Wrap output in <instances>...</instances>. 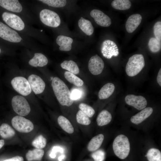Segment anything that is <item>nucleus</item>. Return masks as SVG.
I'll return each instance as SVG.
<instances>
[{"label": "nucleus", "instance_id": "30", "mask_svg": "<svg viewBox=\"0 0 161 161\" xmlns=\"http://www.w3.org/2000/svg\"><path fill=\"white\" fill-rule=\"evenodd\" d=\"M148 45L150 50L153 53L157 52L161 49V42L155 38H150Z\"/></svg>", "mask_w": 161, "mask_h": 161}, {"label": "nucleus", "instance_id": "40", "mask_svg": "<svg viewBox=\"0 0 161 161\" xmlns=\"http://www.w3.org/2000/svg\"><path fill=\"white\" fill-rule=\"evenodd\" d=\"M4 140H0V149L4 146Z\"/></svg>", "mask_w": 161, "mask_h": 161}, {"label": "nucleus", "instance_id": "39", "mask_svg": "<svg viewBox=\"0 0 161 161\" xmlns=\"http://www.w3.org/2000/svg\"><path fill=\"white\" fill-rule=\"evenodd\" d=\"M52 151L53 152L55 151H60L62 152L63 151L62 148L58 147H54L52 148Z\"/></svg>", "mask_w": 161, "mask_h": 161}, {"label": "nucleus", "instance_id": "26", "mask_svg": "<svg viewBox=\"0 0 161 161\" xmlns=\"http://www.w3.org/2000/svg\"><path fill=\"white\" fill-rule=\"evenodd\" d=\"M15 133L13 129L7 123H3L0 126V135L4 138L12 137L15 135Z\"/></svg>", "mask_w": 161, "mask_h": 161}, {"label": "nucleus", "instance_id": "10", "mask_svg": "<svg viewBox=\"0 0 161 161\" xmlns=\"http://www.w3.org/2000/svg\"><path fill=\"white\" fill-rule=\"evenodd\" d=\"M125 100L127 104L139 110H142L146 108L147 104L146 99L141 95H128L126 96Z\"/></svg>", "mask_w": 161, "mask_h": 161}, {"label": "nucleus", "instance_id": "29", "mask_svg": "<svg viewBox=\"0 0 161 161\" xmlns=\"http://www.w3.org/2000/svg\"><path fill=\"white\" fill-rule=\"evenodd\" d=\"M77 122L81 125H88L91 123L89 117L81 110H79L76 115Z\"/></svg>", "mask_w": 161, "mask_h": 161}, {"label": "nucleus", "instance_id": "34", "mask_svg": "<svg viewBox=\"0 0 161 161\" xmlns=\"http://www.w3.org/2000/svg\"><path fill=\"white\" fill-rule=\"evenodd\" d=\"M91 156L94 161H104L105 154L103 151L100 150L93 153Z\"/></svg>", "mask_w": 161, "mask_h": 161}, {"label": "nucleus", "instance_id": "4", "mask_svg": "<svg viewBox=\"0 0 161 161\" xmlns=\"http://www.w3.org/2000/svg\"><path fill=\"white\" fill-rule=\"evenodd\" d=\"M41 21L45 25L49 27H56L61 23V19L56 12L47 9L42 10L40 13Z\"/></svg>", "mask_w": 161, "mask_h": 161}, {"label": "nucleus", "instance_id": "13", "mask_svg": "<svg viewBox=\"0 0 161 161\" xmlns=\"http://www.w3.org/2000/svg\"><path fill=\"white\" fill-rule=\"evenodd\" d=\"M90 15L98 25L103 27H108L112 23L110 18L101 10L93 9L90 13Z\"/></svg>", "mask_w": 161, "mask_h": 161}, {"label": "nucleus", "instance_id": "15", "mask_svg": "<svg viewBox=\"0 0 161 161\" xmlns=\"http://www.w3.org/2000/svg\"><path fill=\"white\" fill-rule=\"evenodd\" d=\"M153 112V108L147 107L132 116L131 119V122L136 125H138L149 117Z\"/></svg>", "mask_w": 161, "mask_h": 161}, {"label": "nucleus", "instance_id": "37", "mask_svg": "<svg viewBox=\"0 0 161 161\" xmlns=\"http://www.w3.org/2000/svg\"><path fill=\"white\" fill-rule=\"evenodd\" d=\"M4 161H24V159L22 157L17 156Z\"/></svg>", "mask_w": 161, "mask_h": 161}, {"label": "nucleus", "instance_id": "1", "mask_svg": "<svg viewBox=\"0 0 161 161\" xmlns=\"http://www.w3.org/2000/svg\"><path fill=\"white\" fill-rule=\"evenodd\" d=\"M52 86L56 98L62 106H71L73 103L71 98V93L68 87L60 78L58 77L53 78Z\"/></svg>", "mask_w": 161, "mask_h": 161}, {"label": "nucleus", "instance_id": "19", "mask_svg": "<svg viewBox=\"0 0 161 161\" xmlns=\"http://www.w3.org/2000/svg\"><path fill=\"white\" fill-rule=\"evenodd\" d=\"M104 139V136L102 134L93 137L88 145V150L89 151H93L97 150L101 146Z\"/></svg>", "mask_w": 161, "mask_h": 161}, {"label": "nucleus", "instance_id": "32", "mask_svg": "<svg viewBox=\"0 0 161 161\" xmlns=\"http://www.w3.org/2000/svg\"><path fill=\"white\" fill-rule=\"evenodd\" d=\"M43 3L49 6L55 7H61L65 6L66 4L65 0H40Z\"/></svg>", "mask_w": 161, "mask_h": 161}, {"label": "nucleus", "instance_id": "41", "mask_svg": "<svg viewBox=\"0 0 161 161\" xmlns=\"http://www.w3.org/2000/svg\"><path fill=\"white\" fill-rule=\"evenodd\" d=\"M49 155L51 158H55L56 157L55 153L53 151L51 152L50 153Z\"/></svg>", "mask_w": 161, "mask_h": 161}, {"label": "nucleus", "instance_id": "24", "mask_svg": "<svg viewBox=\"0 0 161 161\" xmlns=\"http://www.w3.org/2000/svg\"><path fill=\"white\" fill-rule=\"evenodd\" d=\"M44 154V151L42 149L35 148L29 150L26 153V157L28 161H40Z\"/></svg>", "mask_w": 161, "mask_h": 161}, {"label": "nucleus", "instance_id": "44", "mask_svg": "<svg viewBox=\"0 0 161 161\" xmlns=\"http://www.w3.org/2000/svg\"><path fill=\"white\" fill-rule=\"evenodd\" d=\"M1 49H0V52H1Z\"/></svg>", "mask_w": 161, "mask_h": 161}, {"label": "nucleus", "instance_id": "43", "mask_svg": "<svg viewBox=\"0 0 161 161\" xmlns=\"http://www.w3.org/2000/svg\"><path fill=\"white\" fill-rule=\"evenodd\" d=\"M116 44L115 43H114V41H111V43L110 44L111 45V46L114 45L115 44Z\"/></svg>", "mask_w": 161, "mask_h": 161}, {"label": "nucleus", "instance_id": "21", "mask_svg": "<svg viewBox=\"0 0 161 161\" xmlns=\"http://www.w3.org/2000/svg\"><path fill=\"white\" fill-rule=\"evenodd\" d=\"M78 25L80 29L86 35L90 36L93 33L94 29L90 21L82 17L78 21Z\"/></svg>", "mask_w": 161, "mask_h": 161}, {"label": "nucleus", "instance_id": "28", "mask_svg": "<svg viewBox=\"0 0 161 161\" xmlns=\"http://www.w3.org/2000/svg\"><path fill=\"white\" fill-rule=\"evenodd\" d=\"M64 76L69 83L77 86H81L83 84L84 82L82 80L69 72H65L64 73Z\"/></svg>", "mask_w": 161, "mask_h": 161}, {"label": "nucleus", "instance_id": "5", "mask_svg": "<svg viewBox=\"0 0 161 161\" xmlns=\"http://www.w3.org/2000/svg\"><path fill=\"white\" fill-rule=\"evenodd\" d=\"M12 105L14 111L20 116H26L30 112V108L28 102L22 96L16 95L13 97Z\"/></svg>", "mask_w": 161, "mask_h": 161}, {"label": "nucleus", "instance_id": "23", "mask_svg": "<svg viewBox=\"0 0 161 161\" xmlns=\"http://www.w3.org/2000/svg\"><path fill=\"white\" fill-rule=\"evenodd\" d=\"M57 120L58 124L63 130L69 134L73 133L74 128L67 118L61 115L58 117Z\"/></svg>", "mask_w": 161, "mask_h": 161}, {"label": "nucleus", "instance_id": "3", "mask_svg": "<svg viewBox=\"0 0 161 161\" xmlns=\"http://www.w3.org/2000/svg\"><path fill=\"white\" fill-rule=\"evenodd\" d=\"M145 62L143 55L135 54L129 59L126 67L127 75L130 77H133L137 75L144 68Z\"/></svg>", "mask_w": 161, "mask_h": 161}, {"label": "nucleus", "instance_id": "7", "mask_svg": "<svg viewBox=\"0 0 161 161\" xmlns=\"http://www.w3.org/2000/svg\"><path fill=\"white\" fill-rule=\"evenodd\" d=\"M11 85L14 89L23 96H27L31 92L32 90L28 80L21 76L16 77L11 81Z\"/></svg>", "mask_w": 161, "mask_h": 161}, {"label": "nucleus", "instance_id": "42", "mask_svg": "<svg viewBox=\"0 0 161 161\" xmlns=\"http://www.w3.org/2000/svg\"><path fill=\"white\" fill-rule=\"evenodd\" d=\"M64 157V156L61 155L58 158V160L59 161H61V160L63 159Z\"/></svg>", "mask_w": 161, "mask_h": 161}, {"label": "nucleus", "instance_id": "14", "mask_svg": "<svg viewBox=\"0 0 161 161\" xmlns=\"http://www.w3.org/2000/svg\"><path fill=\"white\" fill-rule=\"evenodd\" d=\"M142 19L141 16L139 14H135L130 16L126 23V31L129 33L133 32L140 24Z\"/></svg>", "mask_w": 161, "mask_h": 161}, {"label": "nucleus", "instance_id": "31", "mask_svg": "<svg viewBox=\"0 0 161 161\" xmlns=\"http://www.w3.org/2000/svg\"><path fill=\"white\" fill-rule=\"evenodd\" d=\"M46 143V139L42 135L38 136L32 142V145L34 147L39 149L44 148Z\"/></svg>", "mask_w": 161, "mask_h": 161}, {"label": "nucleus", "instance_id": "8", "mask_svg": "<svg viewBox=\"0 0 161 161\" xmlns=\"http://www.w3.org/2000/svg\"><path fill=\"white\" fill-rule=\"evenodd\" d=\"M3 21L10 27L18 31L23 30L24 24L21 19L17 15L7 12L3 13L2 16Z\"/></svg>", "mask_w": 161, "mask_h": 161}, {"label": "nucleus", "instance_id": "38", "mask_svg": "<svg viewBox=\"0 0 161 161\" xmlns=\"http://www.w3.org/2000/svg\"><path fill=\"white\" fill-rule=\"evenodd\" d=\"M157 82L160 86H161V69L158 72L157 78Z\"/></svg>", "mask_w": 161, "mask_h": 161}, {"label": "nucleus", "instance_id": "22", "mask_svg": "<svg viewBox=\"0 0 161 161\" xmlns=\"http://www.w3.org/2000/svg\"><path fill=\"white\" fill-rule=\"evenodd\" d=\"M112 119V116L111 114L107 110H104L101 111L98 115L96 121L97 125L101 126L109 123Z\"/></svg>", "mask_w": 161, "mask_h": 161}, {"label": "nucleus", "instance_id": "33", "mask_svg": "<svg viewBox=\"0 0 161 161\" xmlns=\"http://www.w3.org/2000/svg\"><path fill=\"white\" fill-rule=\"evenodd\" d=\"M79 108L83 113L89 117H92L95 113L94 109L90 106L84 103H81L79 105Z\"/></svg>", "mask_w": 161, "mask_h": 161}, {"label": "nucleus", "instance_id": "12", "mask_svg": "<svg viewBox=\"0 0 161 161\" xmlns=\"http://www.w3.org/2000/svg\"><path fill=\"white\" fill-rule=\"evenodd\" d=\"M30 88L35 94L42 93L44 90L45 84L42 78L38 75L32 74L28 79Z\"/></svg>", "mask_w": 161, "mask_h": 161}, {"label": "nucleus", "instance_id": "35", "mask_svg": "<svg viewBox=\"0 0 161 161\" xmlns=\"http://www.w3.org/2000/svg\"><path fill=\"white\" fill-rule=\"evenodd\" d=\"M154 33L155 38L161 42V22H157L154 24Z\"/></svg>", "mask_w": 161, "mask_h": 161}, {"label": "nucleus", "instance_id": "11", "mask_svg": "<svg viewBox=\"0 0 161 161\" xmlns=\"http://www.w3.org/2000/svg\"><path fill=\"white\" fill-rule=\"evenodd\" d=\"M104 66V64L102 59L97 54L92 56L90 59L88 68L90 72L93 75L100 74Z\"/></svg>", "mask_w": 161, "mask_h": 161}, {"label": "nucleus", "instance_id": "9", "mask_svg": "<svg viewBox=\"0 0 161 161\" xmlns=\"http://www.w3.org/2000/svg\"><path fill=\"white\" fill-rule=\"evenodd\" d=\"M0 37L10 42L18 43L22 39L15 30L0 21Z\"/></svg>", "mask_w": 161, "mask_h": 161}, {"label": "nucleus", "instance_id": "6", "mask_svg": "<svg viewBox=\"0 0 161 161\" xmlns=\"http://www.w3.org/2000/svg\"><path fill=\"white\" fill-rule=\"evenodd\" d=\"M11 123L14 128L19 132L28 133L34 129L33 124L30 120L21 116L14 117Z\"/></svg>", "mask_w": 161, "mask_h": 161}, {"label": "nucleus", "instance_id": "18", "mask_svg": "<svg viewBox=\"0 0 161 161\" xmlns=\"http://www.w3.org/2000/svg\"><path fill=\"white\" fill-rule=\"evenodd\" d=\"M47 58L41 53H35L33 57L29 62V64L33 67H43L47 64Z\"/></svg>", "mask_w": 161, "mask_h": 161}, {"label": "nucleus", "instance_id": "2", "mask_svg": "<svg viewBox=\"0 0 161 161\" xmlns=\"http://www.w3.org/2000/svg\"><path fill=\"white\" fill-rule=\"evenodd\" d=\"M113 151L115 155L119 158L123 160L129 156L130 150V145L128 137L121 134L114 139L112 145Z\"/></svg>", "mask_w": 161, "mask_h": 161}, {"label": "nucleus", "instance_id": "17", "mask_svg": "<svg viewBox=\"0 0 161 161\" xmlns=\"http://www.w3.org/2000/svg\"><path fill=\"white\" fill-rule=\"evenodd\" d=\"M73 41L72 38L61 35L58 36L56 39L57 44L60 46L59 50L62 51L70 50Z\"/></svg>", "mask_w": 161, "mask_h": 161}, {"label": "nucleus", "instance_id": "20", "mask_svg": "<svg viewBox=\"0 0 161 161\" xmlns=\"http://www.w3.org/2000/svg\"><path fill=\"white\" fill-rule=\"evenodd\" d=\"M115 86L112 83H109L104 85L100 89L98 97L100 99H107L113 93L115 89Z\"/></svg>", "mask_w": 161, "mask_h": 161}, {"label": "nucleus", "instance_id": "36", "mask_svg": "<svg viewBox=\"0 0 161 161\" xmlns=\"http://www.w3.org/2000/svg\"><path fill=\"white\" fill-rule=\"evenodd\" d=\"M71 93V98L73 100L79 98L81 95L80 91L78 89L73 90Z\"/></svg>", "mask_w": 161, "mask_h": 161}, {"label": "nucleus", "instance_id": "27", "mask_svg": "<svg viewBox=\"0 0 161 161\" xmlns=\"http://www.w3.org/2000/svg\"><path fill=\"white\" fill-rule=\"evenodd\" d=\"M111 4L114 8L120 10L129 9L131 5V1L129 0H114Z\"/></svg>", "mask_w": 161, "mask_h": 161}, {"label": "nucleus", "instance_id": "25", "mask_svg": "<svg viewBox=\"0 0 161 161\" xmlns=\"http://www.w3.org/2000/svg\"><path fill=\"white\" fill-rule=\"evenodd\" d=\"M61 68L74 74H78L79 69L77 64L72 60L64 61L61 64Z\"/></svg>", "mask_w": 161, "mask_h": 161}, {"label": "nucleus", "instance_id": "16", "mask_svg": "<svg viewBox=\"0 0 161 161\" xmlns=\"http://www.w3.org/2000/svg\"><path fill=\"white\" fill-rule=\"evenodd\" d=\"M0 6L12 12L20 13L22 10V7L17 0H0Z\"/></svg>", "mask_w": 161, "mask_h": 161}]
</instances>
